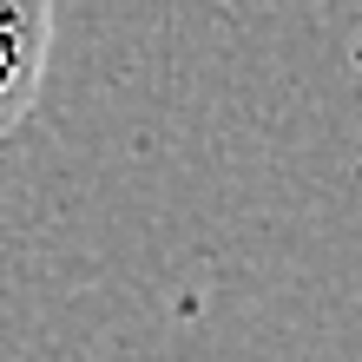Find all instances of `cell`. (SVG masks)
I'll return each mask as SVG.
<instances>
[{"label":"cell","instance_id":"obj_1","mask_svg":"<svg viewBox=\"0 0 362 362\" xmlns=\"http://www.w3.org/2000/svg\"><path fill=\"white\" fill-rule=\"evenodd\" d=\"M53 59V0H0V139L33 112Z\"/></svg>","mask_w":362,"mask_h":362}]
</instances>
